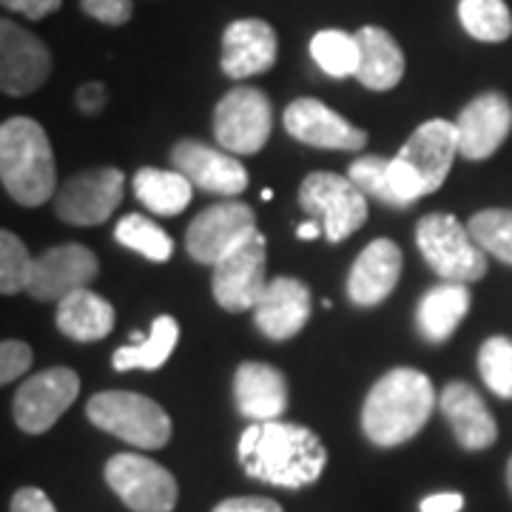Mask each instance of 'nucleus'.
Returning <instances> with one entry per match:
<instances>
[{
  "mask_svg": "<svg viewBox=\"0 0 512 512\" xmlns=\"http://www.w3.org/2000/svg\"><path fill=\"white\" fill-rule=\"evenodd\" d=\"M242 470L256 481L302 490L316 484L328 467V450L311 427L291 421H254L237 444Z\"/></svg>",
  "mask_w": 512,
  "mask_h": 512,
  "instance_id": "nucleus-1",
  "label": "nucleus"
},
{
  "mask_svg": "<svg viewBox=\"0 0 512 512\" xmlns=\"http://www.w3.org/2000/svg\"><path fill=\"white\" fill-rule=\"evenodd\" d=\"M433 407L430 376L416 367H396L370 387L362 404V430L376 447H399L427 424Z\"/></svg>",
  "mask_w": 512,
  "mask_h": 512,
  "instance_id": "nucleus-2",
  "label": "nucleus"
},
{
  "mask_svg": "<svg viewBox=\"0 0 512 512\" xmlns=\"http://www.w3.org/2000/svg\"><path fill=\"white\" fill-rule=\"evenodd\" d=\"M0 180L26 208L49 202L57 191L55 154L46 128L32 117H9L0 126Z\"/></svg>",
  "mask_w": 512,
  "mask_h": 512,
  "instance_id": "nucleus-3",
  "label": "nucleus"
},
{
  "mask_svg": "<svg viewBox=\"0 0 512 512\" xmlns=\"http://www.w3.org/2000/svg\"><path fill=\"white\" fill-rule=\"evenodd\" d=\"M86 416L97 430L140 450H160L171 441V419L160 404L128 390H103L89 399Z\"/></svg>",
  "mask_w": 512,
  "mask_h": 512,
  "instance_id": "nucleus-4",
  "label": "nucleus"
},
{
  "mask_svg": "<svg viewBox=\"0 0 512 512\" xmlns=\"http://www.w3.org/2000/svg\"><path fill=\"white\" fill-rule=\"evenodd\" d=\"M416 245L424 262L444 279L470 285L487 274V254L470 237V228L453 214H427L416 225Z\"/></svg>",
  "mask_w": 512,
  "mask_h": 512,
  "instance_id": "nucleus-5",
  "label": "nucleus"
},
{
  "mask_svg": "<svg viewBox=\"0 0 512 512\" xmlns=\"http://www.w3.org/2000/svg\"><path fill=\"white\" fill-rule=\"evenodd\" d=\"M299 205L311 220L322 222L328 242H342L367 220V197L350 177L333 171L308 174L299 185Z\"/></svg>",
  "mask_w": 512,
  "mask_h": 512,
  "instance_id": "nucleus-6",
  "label": "nucleus"
},
{
  "mask_svg": "<svg viewBox=\"0 0 512 512\" xmlns=\"http://www.w3.org/2000/svg\"><path fill=\"white\" fill-rule=\"evenodd\" d=\"M274 128V109L262 89L237 86L214 106V137L228 154L248 157L262 151Z\"/></svg>",
  "mask_w": 512,
  "mask_h": 512,
  "instance_id": "nucleus-7",
  "label": "nucleus"
},
{
  "mask_svg": "<svg viewBox=\"0 0 512 512\" xmlns=\"http://www.w3.org/2000/svg\"><path fill=\"white\" fill-rule=\"evenodd\" d=\"M259 234L256 214L245 202H217L194 217L185 231V251L200 265H217Z\"/></svg>",
  "mask_w": 512,
  "mask_h": 512,
  "instance_id": "nucleus-8",
  "label": "nucleus"
},
{
  "mask_svg": "<svg viewBox=\"0 0 512 512\" xmlns=\"http://www.w3.org/2000/svg\"><path fill=\"white\" fill-rule=\"evenodd\" d=\"M106 481L134 512H174L180 498L177 478L154 458L137 453L111 456L106 464Z\"/></svg>",
  "mask_w": 512,
  "mask_h": 512,
  "instance_id": "nucleus-9",
  "label": "nucleus"
},
{
  "mask_svg": "<svg viewBox=\"0 0 512 512\" xmlns=\"http://www.w3.org/2000/svg\"><path fill=\"white\" fill-rule=\"evenodd\" d=\"M80 396V376L72 367H49L20 384L12 413L23 433L43 436Z\"/></svg>",
  "mask_w": 512,
  "mask_h": 512,
  "instance_id": "nucleus-10",
  "label": "nucleus"
},
{
  "mask_svg": "<svg viewBox=\"0 0 512 512\" xmlns=\"http://www.w3.org/2000/svg\"><path fill=\"white\" fill-rule=\"evenodd\" d=\"M126 177L120 168H92L80 171L60 185L55 200L57 217L69 225L92 228L106 222L123 202Z\"/></svg>",
  "mask_w": 512,
  "mask_h": 512,
  "instance_id": "nucleus-11",
  "label": "nucleus"
},
{
  "mask_svg": "<svg viewBox=\"0 0 512 512\" xmlns=\"http://www.w3.org/2000/svg\"><path fill=\"white\" fill-rule=\"evenodd\" d=\"M52 74L49 46L15 20H0V89L9 97L43 89Z\"/></svg>",
  "mask_w": 512,
  "mask_h": 512,
  "instance_id": "nucleus-12",
  "label": "nucleus"
},
{
  "mask_svg": "<svg viewBox=\"0 0 512 512\" xmlns=\"http://www.w3.org/2000/svg\"><path fill=\"white\" fill-rule=\"evenodd\" d=\"M265 288V234L259 231L251 242L214 265L211 291L222 311L242 313L254 311Z\"/></svg>",
  "mask_w": 512,
  "mask_h": 512,
  "instance_id": "nucleus-13",
  "label": "nucleus"
},
{
  "mask_svg": "<svg viewBox=\"0 0 512 512\" xmlns=\"http://www.w3.org/2000/svg\"><path fill=\"white\" fill-rule=\"evenodd\" d=\"M285 131L293 140L311 148L333 151H362L367 146L365 128L353 126L339 111H333L316 97H299L282 114Z\"/></svg>",
  "mask_w": 512,
  "mask_h": 512,
  "instance_id": "nucleus-14",
  "label": "nucleus"
},
{
  "mask_svg": "<svg viewBox=\"0 0 512 512\" xmlns=\"http://www.w3.org/2000/svg\"><path fill=\"white\" fill-rule=\"evenodd\" d=\"M458 154L467 160H487L512 131V103L507 94L484 92L473 97L456 120Z\"/></svg>",
  "mask_w": 512,
  "mask_h": 512,
  "instance_id": "nucleus-15",
  "label": "nucleus"
},
{
  "mask_svg": "<svg viewBox=\"0 0 512 512\" xmlns=\"http://www.w3.org/2000/svg\"><path fill=\"white\" fill-rule=\"evenodd\" d=\"M279 55L276 29L262 18H239L222 32L220 66L231 80H248L274 69Z\"/></svg>",
  "mask_w": 512,
  "mask_h": 512,
  "instance_id": "nucleus-16",
  "label": "nucleus"
},
{
  "mask_svg": "<svg viewBox=\"0 0 512 512\" xmlns=\"http://www.w3.org/2000/svg\"><path fill=\"white\" fill-rule=\"evenodd\" d=\"M171 165L185 174L191 185L217 197H239L248 188V171L239 157L205 146L200 140H180L171 148Z\"/></svg>",
  "mask_w": 512,
  "mask_h": 512,
  "instance_id": "nucleus-17",
  "label": "nucleus"
},
{
  "mask_svg": "<svg viewBox=\"0 0 512 512\" xmlns=\"http://www.w3.org/2000/svg\"><path fill=\"white\" fill-rule=\"evenodd\" d=\"M97 271H100V262L86 245L66 242V245L49 248L40 259H35V274L26 293L37 302H60L63 296L86 288Z\"/></svg>",
  "mask_w": 512,
  "mask_h": 512,
  "instance_id": "nucleus-18",
  "label": "nucleus"
},
{
  "mask_svg": "<svg viewBox=\"0 0 512 512\" xmlns=\"http://www.w3.org/2000/svg\"><path fill=\"white\" fill-rule=\"evenodd\" d=\"M396 157H402L404 163L416 168L421 185H424V194L439 191L444 180H447V174H450V168H453V160L458 157L456 123H447V120L421 123L407 137V143Z\"/></svg>",
  "mask_w": 512,
  "mask_h": 512,
  "instance_id": "nucleus-19",
  "label": "nucleus"
},
{
  "mask_svg": "<svg viewBox=\"0 0 512 512\" xmlns=\"http://www.w3.org/2000/svg\"><path fill=\"white\" fill-rule=\"evenodd\" d=\"M311 319V288L293 276H276L268 282L259 305L254 308V325L268 339H293Z\"/></svg>",
  "mask_w": 512,
  "mask_h": 512,
  "instance_id": "nucleus-20",
  "label": "nucleus"
},
{
  "mask_svg": "<svg viewBox=\"0 0 512 512\" xmlns=\"http://www.w3.org/2000/svg\"><path fill=\"white\" fill-rule=\"evenodd\" d=\"M402 251L390 239H373L370 245L362 248L356 262L350 265L348 274V296L350 302L373 308L384 302L393 288L399 285L402 276Z\"/></svg>",
  "mask_w": 512,
  "mask_h": 512,
  "instance_id": "nucleus-21",
  "label": "nucleus"
},
{
  "mask_svg": "<svg viewBox=\"0 0 512 512\" xmlns=\"http://www.w3.org/2000/svg\"><path fill=\"white\" fill-rule=\"evenodd\" d=\"M439 407L464 450L481 453V450L493 447L498 439V424L476 387L464 382H450L441 393Z\"/></svg>",
  "mask_w": 512,
  "mask_h": 512,
  "instance_id": "nucleus-22",
  "label": "nucleus"
},
{
  "mask_svg": "<svg viewBox=\"0 0 512 512\" xmlns=\"http://www.w3.org/2000/svg\"><path fill=\"white\" fill-rule=\"evenodd\" d=\"M234 399L245 419L276 421L288 407V382L274 365L242 362L234 376Z\"/></svg>",
  "mask_w": 512,
  "mask_h": 512,
  "instance_id": "nucleus-23",
  "label": "nucleus"
},
{
  "mask_svg": "<svg viewBox=\"0 0 512 512\" xmlns=\"http://www.w3.org/2000/svg\"><path fill=\"white\" fill-rule=\"evenodd\" d=\"M359 69L356 80L370 92H390L402 83L404 52L399 40L382 26H362L356 32Z\"/></svg>",
  "mask_w": 512,
  "mask_h": 512,
  "instance_id": "nucleus-24",
  "label": "nucleus"
},
{
  "mask_svg": "<svg viewBox=\"0 0 512 512\" xmlns=\"http://www.w3.org/2000/svg\"><path fill=\"white\" fill-rule=\"evenodd\" d=\"M114 308L100 293L80 288L57 302L55 322L63 336L74 342H97L114 330Z\"/></svg>",
  "mask_w": 512,
  "mask_h": 512,
  "instance_id": "nucleus-25",
  "label": "nucleus"
},
{
  "mask_svg": "<svg viewBox=\"0 0 512 512\" xmlns=\"http://www.w3.org/2000/svg\"><path fill=\"white\" fill-rule=\"evenodd\" d=\"M470 291L467 285L458 282H441L436 288L424 293L419 302V313H416V325L419 333L427 342H447L456 328L464 322V316L470 313Z\"/></svg>",
  "mask_w": 512,
  "mask_h": 512,
  "instance_id": "nucleus-26",
  "label": "nucleus"
},
{
  "mask_svg": "<svg viewBox=\"0 0 512 512\" xmlns=\"http://www.w3.org/2000/svg\"><path fill=\"white\" fill-rule=\"evenodd\" d=\"M134 197L143 202L151 214L174 217L188 208L194 185L180 171H163V168H140L134 174Z\"/></svg>",
  "mask_w": 512,
  "mask_h": 512,
  "instance_id": "nucleus-27",
  "label": "nucleus"
},
{
  "mask_svg": "<svg viewBox=\"0 0 512 512\" xmlns=\"http://www.w3.org/2000/svg\"><path fill=\"white\" fill-rule=\"evenodd\" d=\"M180 342V325L174 316H157L151 322V330L143 342H134L128 348H117L111 356V367L117 373H126V370H160L168 362V356L174 353Z\"/></svg>",
  "mask_w": 512,
  "mask_h": 512,
  "instance_id": "nucleus-28",
  "label": "nucleus"
},
{
  "mask_svg": "<svg viewBox=\"0 0 512 512\" xmlns=\"http://www.w3.org/2000/svg\"><path fill=\"white\" fill-rule=\"evenodd\" d=\"M458 20L481 43H504L512 35V12L504 0H458Z\"/></svg>",
  "mask_w": 512,
  "mask_h": 512,
  "instance_id": "nucleus-29",
  "label": "nucleus"
},
{
  "mask_svg": "<svg viewBox=\"0 0 512 512\" xmlns=\"http://www.w3.org/2000/svg\"><path fill=\"white\" fill-rule=\"evenodd\" d=\"M311 57L330 77H356L359 69V43L356 35L342 29H322L311 37Z\"/></svg>",
  "mask_w": 512,
  "mask_h": 512,
  "instance_id": "nucleus-30",
  "label": "nucleus"
},
{
  "mask_svg": "<svg viewBox=\"0 0 512 512\" xmlns=\"http://www.w3.org/2000/svg\"><path fill=\"white\" fill-rule=\"evenodd\" d=\"M114 239L134 251V254L146 256L151 262H168L174 254V242L165 234L157 222H151L143 214H126L114 228Z\"/></svg>",
  "mask_w": 512,
  "mask_h": 512,
  "instance_id": "nucleus-31",
  "label": "nucleus"
},
{
  "mask_svg": "<svg viewBox=\"0 0 512 512\" xmlns=\"http://www.w3.org/2000/svg\"><path fill=\"white\" fill-rule=\"evenodd\" d=\"M467 228L484 254L501 259L504 265H512V211L507 208L478 211L476 217L467 222Z\"/></svg>",
  "mask_w": 512,
  "mask_h": 512,
  "instance_id": "nucleus-32",
  "label": "nucleus"
},
{
  "mask_svg": "<svg viewBox=\"0 0 512 512\" xmlns=\"http://www.w3.org/2000/svg\"><path fill=\"white\" fill-rule=\"evenodd\" d=\"M35 274V259L29 256L23 239L12 231L0 234V291L3 296L29 291Z\"/></svg>",
  "mask_w": 512,
  "mask_h": 512,
  "instance_id": "nucleus-33",
  "label": "nucleus"
},
{
  "mask_svg": "<svg viewBox=\"0 0 512 512\" xmlns=\"http://www.w3.org/2000/svg\"><path fill=\"white\" fill-rule=\"evenodd\" d=\"M478 373L501 399H512V339L490 336L478 350Z\"/></svg>",
  "mask_w": 512,
  "mask_h": 512,
  "instance_id": "nucleus-34",
  "label": "nucleus"
},
{
  "mask_svg": "<svg viewBox=\"0 0 512 512\" xmlns=\"http://www.w3.org/2000/svg\"><path fill=\"white\" fill-rule=\"evenodd\" d=\"M387 168H390L387 157L370 154V157H359V160L350 163L348 177L365 197H373V200L384 202V205H393V194H390V183H387Z\"/></svg>",
  "mask_w": 512,
  "mask_h": 512,
  "instance_id": "nucleus-35",
  "label": "nucleus"
},
{
  "mask_svg": "<svg viewBox=\"0 0 512 512\" xmlns=\"http://www.w3.org/2000/svg\"><path fill=\"white\" fill-rule=\"evenodd\" d=\"M35 353L20 339H3L0 345V382L12 384L32 367Z\"/></svg>",
  "mask_w": 512,
  "mask_h": 512,
  "instance_id": "nucleus-36",
  "label": "nucleus"
},
{
  "mask_svg": "<svg viewBox=\"0 0 512 512\" xmlns=\"http://www.w3.org/2000/svg\"><path fill=\"white\" fill-rule=\"evenodd\" d=\"M80 9L97 23L126 26L134 15V0H80Z\"/></svg>",
  "mask_w": 512,
  "mask_h": 512,
  "instance_id": "nucleus-37",
  "label": "nucleus"
},
{
  "mask_svg": "<svg viewBox=\"0 0 512 512\" xmlns=\"http://www.w3.org/2000/svg\"><path fill=\"white\" fill-rule=\"evenodd\" d=\"M214 512H285L274 498H262V495H234L220 501Z\"/></svg>",
  "mask_w": 512,
  "mask_h": 512,
  "instance_id": "nucleus-38",
  "label": "nucleus"
},
{
  "mask_svg": "<svg viewBox=\"0 0 512 512\" xmlns=\"http://www.w3.org/2000/svg\"><path fill=\"white\" fill-rule=\"evenodd\" d=\"M0 3L6 12H15V15H23L29 20L49 18L63 6V0H0Z\"/></svg>",
  "mask_w": 512,
  "mask_h": 512,
  "instance_id": "nucleus-39",
  "label": "nucleus"
},
{
  "mask_svg": "<svg viewBox=\"0 0 512 512\" xmlns=\"http://www.w3.org/2000/svg\"><path fill=\"white\" fill-rule=\"evenodd\" d=\"M9 512H57L52 498L37 490V487H23L18 493L12 495V504H9Z\"/></svg>",
  "mask_w": 512,
  "mask_h": 512,
  "instance_id": "nucleus-40",
  "label": "nucleus"
},
{
  "mask_svg": "<svg viewBox=\"0 0 512 512\" xmlns=\"http://www.w3.org/2000/svg\"><path fill=\"white\" fill-rule=\"evenodd\" d=\"M74 100H77V109L83 111V114H100L103 106H106V100H109V94H106L103 83L92 80V83H86V86L77 89Z\"/></svg>",
  "mask_w": 512,
  "mask_h": 512,
  "instance_id": "nucleus-41",
  "label": "nucleus"
},
{
  "mask_svg": "<svg viewBox=\"0 0 512 512\" xmlns=\"http://www.w3.org/2000/svg\"><path fill=\"white\" fill-rule=\"evenodd\" d=\"M464 510V495L461 493H433L421 498L419 512H461Z\"/></svg>",
  "mask_w": 512,
  "mask_h": 512,
  "instance_id": "nucleus-42",
  "label": "nucleus"
},
{
  "mask_svg": "<svg viewBox=\"0 0 512 512\" xmlns=\"http://www.w3.org/2000/svg\"><path fill=\"white\" fill-rule=\"evenodd\" d=\"M322 234H325V228H322V222H316V220L302 222V225L296 228V237L299 239H316V237H322Z\"/></svg>",
  "mask_w": 512,
  "mask_h": 512,
  "instance_id": "nucleus-43",
  "label": "nucleus"
},
{
  "mask_svg": "<svg viewBox=\"0 0 512 512\" xmlns=\"http://www.w3.org/2000/svg\"><path fill=\"white\" fill-rule=\"evenodd\" d=\"M507 487H510V493H512V456L510 461H507Z\"/></svg>",
  "mask_w": 512,
  "mask_h": 512,
  "instance_id": "nucleus-44",
  "label": "nucleus"
}]
</instances>
